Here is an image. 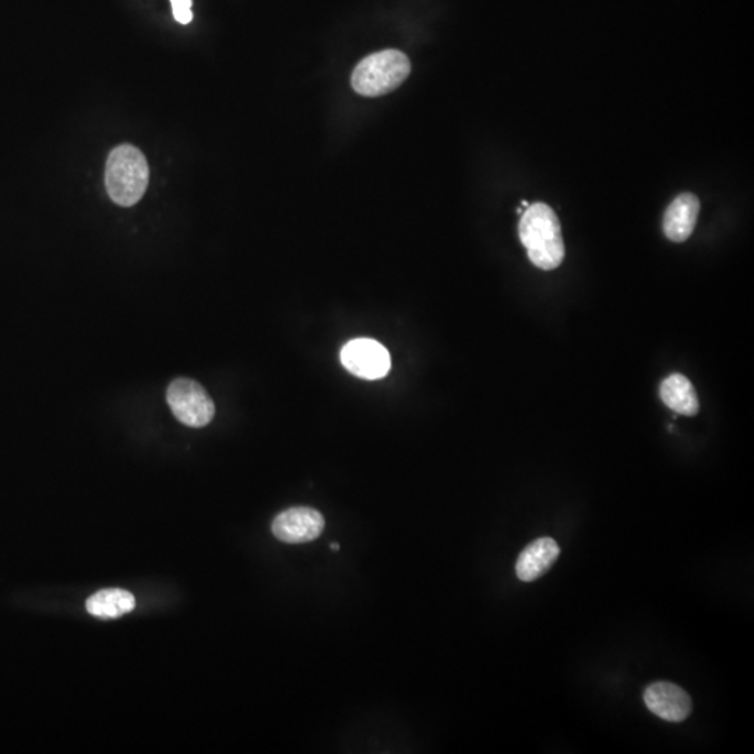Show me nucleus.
<instances>
[{"label":"nucleus","mask_w":754,"mask_h":754,"mask_svg":"<svg viewBox=\"0 0 754 754\" xmlns=\"http://www.w3.org/2000/svg\"><path fill=\"white\" fill-rule=\"evenodd\" d=\"M341 362L352 375L366 380L383 379L390 372L389 351L371 338H358L345 345Z\"/></svg>","instance_id":"obj_5"},{"label":"nucleus","mask_w":754,"mask_h":754,"mask_svg":"<svg viewBox=\"0 0 754 754\" xmlns=\"http://www.w3.org/2000/svg\"><path fill=\"white\" fill-rule=\"evenodd\" d=\"M519 234L528 257L542 270L558 269L565 259V243L559 218L544 203L531 204L524 210Z\"/></svg>","instance_id":"obj_1"},{"label":"nucleus","mask_w":754,"mask_h":754,"mask_svg":"<svg viewBox=\"0 0 754 754\" xmlns=\"http://www.w3.org/2000/svg\"><path fill=\"white\" fill-rule=\"evenodd\" d=\"M411 73L410 59L397 49L376 52L352 73V88L365 97H379L400 87Z\"/></svg>","instance_id":"obj_3"},{"label":"nucleus","mask_w":754,"mask_h":754,"mask_svg":"<svg viewBox=\"0 0 754 754\" xmlns=\"http://www.w3.org/2000/svg\"><path fill=\"white\" fill-rule=\"evenodd\" d=\"M660 394L662 401L676 414L694 417L700 410L699 397L693 384L686 376L671 375L661 384Z\"/></svg>","instance_id":"obj_10"},{"label":"nucleus","mask_w":754,"mask_h":754,"mask_svg":"<svg viewBox=\"0 0 754 754\" xmlns=\"http://www.w3.org/2000/svg\"><path fill=\"white\" fill-rule=\"evenodd\" d=\"M330 549L331 551L338 552L340 551V544H331Z\"/></svg>","instance_id":"obj_13"},{"label":"nucleus","mask_w":754,"mask_h":754,"mask_svg":"<svg viewBox=\"0 0 754 754\" xmlns=\"http://www.w3.org/2000/svg\"><path fill=\"white\" fill-rule=\"evenodd\" d=\"M644 703L651 713L669 722H682L693 710L692 699L682 687L669 682H655L644 692Z\"/></svg>","instance_id":"obj_7"},{"label":"nucleus","mask_w":754,"mask_h":754,"mask_svg":"<svg viewBox=\"0 0 754 754\" xmlns=\"http://www.w3.org/2000/svg\"><path fill=\"white\" fill-rule=\"evenodd\" d=\"M700 213V200L692 193L676 197L664 217V232L672 242H685L692 235Z\"/></svg>","instance_id":"obj_9"},{"label":"nucleus","mask_w":754,"mask_h":754,"mask_svg":"<svg viewBox=\"0 0 754 754\" xmlns=\"http://www.w3.org/2000/svg\"><path fill=\"white\" fill-rule=\"evenodd\" d=\"M167 401L176 419L190 428H203L216 415V405L202 384L186 377L169 384Z\"/></svg>","instance_id":"obj_4"},{"label":"nucleus","mask_w":754,"mask_h":754,"mask_svg":"<svg viewBox=\"0 0 754 754\" xmlns=\"http://www.w3.org/2000/svg\"><path fill=\"white\" fill-rule=\"evenodd\" d=\"M559 555L560 548L555 539L549 537L535 539L520 553L516 563L517 577L526 583L539 579L551 569Z\"/></svg>","instance_id":"obj_8"},{"label":"nucleus","mask_w":754,"mask_h":754,"mask_svg":"<svg viewBox=\"0 0 754 754\" xmlns=\"http://www.w3.org/2000/svg\"><path fill=\"white\" fill-rule=\"evenodd\" d=\"M150 168L139 149L122 144L109 154L105 168L108 195L122 207L140 202L149 186Z\"/></svg>","instance_id":"obj_2"},{"label":"nucleus","mask_w":754,"mask_h":754,"mask_svg":"<svg viewBox=\"0 0 754 754\" xmlns=\"http://www.w3.org/2000/svg\"><path fill=\"white\" fill-rule=\"evenodd\" d=\"M324 524L323 514L312 507H291L278 514L271 531L285 544H306L322 535Z\"/></svg>","instance_id":"obj_6"},{"label":"nucleus","mask_w":754,"mask_h":754,"mask_svg":"<svg viewBox=\"0 0 754 754\" xmlns=\"http://www.w3.org/2000/svg\"><path fill=\"white\" fill-rule=\"evenodd\" d=\"M171 5L178 23L189 24L193 20L192 0H171Z\"/></svg>","instance_id":"obj_12"},{"label":"nucleus","mask_w":754,"mask_h":754,"mask_svg":"<svg viewBox=\"0 0 754 754\" xmlns=\"http://www.w3.org/2000/svg\"><path fill=\"white\" fill-rule=\"evenodd\" d=\"M136 600L129 591L119 588H108L91 595L86 602V608L90 615L101 619H116L132 612L135 609Z\"/></svg>","instance_id":"obj_11"}]
</instances>
